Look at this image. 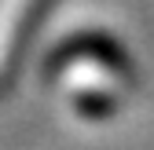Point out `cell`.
<instances>
[{"label": "cell", "mask_w": 154, "mask_h": 150, "mask_svg": "<svg viewBox=\"0 0 154 150\" xmlns=\"http://www.w3.org/2000/svg\"><path fill=\"white\" fill-rule=\"evenodd\" d=\"M37 8H41V0H4L0 4V62L11 55L18 33H22V22L33 18Z\"/></svg>", "instance_id": "cell-1"}]
</instances>
